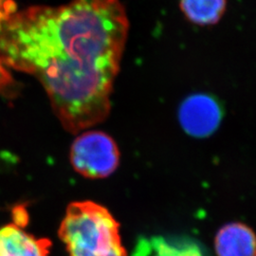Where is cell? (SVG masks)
<instances>
[{
    "mask_svg": "<svg viewBox=\"0 0 256 256\" xmlns=\"http://www.w3.org/2000/svg\"><path fill=\"white\" fill-rule=\"evenodd\" d=\"M183 130L194 138L209 137L220 126L222 110L218 102L207 94H194L183 101L178 110Z\"/></svg>",
    "mask_w": 256,
    "mask_h": 256,
    "instance_id": "cell-4",
    "label": "cell"
},
{
    "mask_svg": "<svg viewBox=\"0 0 256 256\" xmlns=\"http://www.w3.org/2000/svg\"><path fill=\"white\" fill-rule=\"evenodd\" d=\"M50 242L36 238L14 223L0 228V256H48Z\"/></svg>",
    "mask_w": 256,
    "mask_h": 256,
    "instance_id": "cell-5",
    "label": "cell"
},
{
    "mask_svg": "<svg viewBox=\"0 0 256 256\" xmlns=\"http://www.w3.org/2000/svg\"><path fill=\"white\" fill-rule=\"evenodd\" d=\"M12 81V77L9 72L6 68V66L0 59V88H3L4 86H9Z\"/></svg>",
    "mask_w": 256,
    "mask_h": 256,
    "instance_id": "cell-11",
    "label": "cell"
},
{
    "mask_svg": "<svg viewBox=\"0 0 256 256\" xmlns=\"http://www.w3.org/2000/svg\"><path fill=\"white\" fill-rule=\"evenodd\" d=\"M70 162L74 170L84 178H104L119 166V149L114 140L104 132H84L72 146Z\"/></svg>",
    "mask_w": 256,
    "mask_h": 256,
    "instance_id": "cell-3",
    "label": "cell"
},
{
    "mask_svg": "<svg viewBox=\"0 0 256 256\" xmlns=\"http://www.w3.org/2000/svg\"><path fill=\"white\" fill-rule=\"evenodd\" d=\"M119 0H72L16 12L0 32V59L42 84L64 129L79 133L110 111L128 38Z\"/></svg>",
    "mask_w": 256,
    "mask_h": 256,
    "instance_id": "cell-1",
    "label": "cell"
},
{
    "mask_svg": "<svg viewBox=\"0 0 256 256\" xmlns=\"http://www.w3.org/2000/svg\"><path fill=\"white\" fill-rule=\"evenodd\" d=\"M16 5L14 0H0V32L5 23L16 12Z\"/></svg>",
    "mask_w": 256,
    "mask_h": 256,
    "instance_id": "cell-9",
    "label": "cell"
},
{
    "mask_svg": "<svg viewBox=\"0 0 256 256\" xmlns=\"http://www.w3.org/2000/svg\"><path fill=\"white\" fill-rule=\"evenodd\" d=\"M227 0H180L184 16L198 26H214L227 10Z\"/></svg>",
    "mask_w": 256,
    "mask_h": 256,
    "instance_id": "cell-8",
    "label": "cell"
},
{
    "mask_svg": "<svg viewBox=\"0 0 256 256\" xmlns=\"http://www.w3.org/2000/svg\"><path fill=\"white\" fill-rule=\"evenodd\" d=\"M132 256H204L191 242L170 241L162 236L140 239Z\"/></svg>",
    "mask_w": 256,
    "mask_h": 256,
    "instance_id": "cell-7",
    "label": "cell"
},
{
    "mask_svg": "<svg viewBox=\"0 0 256 256\" xmlns=\"http://www.w3.org/2000/svg\"><path fill=\"white\" fill-rule=\"evenodd\" d=\"M14 224L18 225L20 227H25L27 223L28 214L24 208H16L14 210Z\"/></svg>",
    "mask_w": 256,
    "mask_h": 256,
    "instance_id": "cell-10",
    "label": "cell"
},
{
    "mask_svg": "<svg viewBox=\"0 0 256 256\" xmlns=\"http://www.w3.org/2000/svg\"></svg>",
    "mask_w": 256,
    "mask_h": 256,
    "instance_id": "cell-12",
    "label": "cell"
},
{
    "mask_svg": "<svg viewBox=\"0 0 256 256\" xmlns=\"http://www.w3.org/2000/svg\"><path fill=\"white\" fill-rule=\"evenodd\" d=\"M214 250L218 256H256V232L244 223H228L218 232Z\"/></svg>",
    "mask_w": 256,
    "mask_h": 256,
    "instance_id": "cell-6",
    "label": "cell"
},
{
    "mask_svg": "<svg viewBox=\"0 0 256 256\" xmlns=\"http://www.w3.org/2000/svg\"><path fill=\"white\" fill-rule=\"evenodd\" d=\"M70 256H128L119 223L110 210L92 202L68 205L59 229Z\"/></svg>",
    "mask_w": 256,
    "mask_h": 256,
    "instance_id": "cell-2",
    "label": "cell"
}]
</instances>
